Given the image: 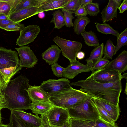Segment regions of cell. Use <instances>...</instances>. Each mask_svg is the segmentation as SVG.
I'll return each mask as SVG.
<instances>
[{
	"label": "cell",
	"instance_id": "13",
	"mask_svg": "<svg viewBox=\"0 0 127 127\" xmlns=\"http://www.w3.org/2000/svg\"><path fill=\"white\" fill-rule=\"evenodd\" d=\"M105 68L122 73L127 70V51L124 50L115 59L110 62Z\"/></svg>",
	"mask_w": 127,
	"mask_h": 127
},
{
	"label": "cell",
	"instance_id": "2",
	"mask_svg": "<svg viewBox=\"0 0 127 127\" xmlns=\"http://www.w3.org/2000/svg\"><path fill=\"white\" fill-rule=\"evenodd\" d=\"M72 86L80 87V90L92 96L105 100L116 106L119 105L122 87L121 80L112 83H101L88 79L71 82Z\"/></svg>",
	"mask_w": 127,
	"mask_h": 127
},
{
	"label": "cell",
	"instance_id": "20",
	"mask_svg": "<svg viewBox=\"0 0 127 127\" xmlns=\"http://www.w3.org/2000/svg\"><path fill=\"white\" fill-rule=\"evenodd\" d=\"M61 52L58 46L52 45L42 53L41 56L43 59L49 65H51L57 62Z\"/></svg>",
	"mask_w": 127,
	"mask_h": 127
},
{
	"label": "cell",
	"instance_id": "11",
	"mask_svg": "<svg viewBox=\"0 0 127 127\" xmlns=\"http://www.w3.org/2000/svg\"><path fill=\"white\" fill-rule=\"evenodd\" d=\"M40 32L39 26L29 25L20 31L16 43L21 46L26 45L33 41Z\"/></svg>",
	"mask_w": 127,
	"mask_h": 127
},
{
	"label": "cell",
	"instance_id": "57",
	"mask_svg": "<svg viewBox=\"0 0 127 127\" xmlns=\"http://www.w3.org/2000/svg\"><path fill=\"white\" fill-rule=\"evenodd\" d=\"M118 3L120 4L121 1L122 0H115Z\"/></svg>",
	"mask_w": 127,
	"mask_h": 127
},
{
	"label": "cell",
	"instance_id": "18",
	"mask_svg": "<svg viewBox=\"0 0 127 127\" xmlns=\"http://www.w3.org/2000/svg\"><path fill=\"white\" fill-rule=\"evenodd\" d=\"M38 13V8L33 7L24 9L10 14L9 18L15 23L22 21Z\"/></svg>",
	"mask_w": 127,
	"mask_h": 127
},
{
	"label": "cell",
	"instance_id": "17",
	"mask_svg": "<svg viewBox=\"0 0 127 127\" xmlns=\"http://www.w3.org/2000/svg\"><path fill=\"white\" fill-rule=\"evenodd\" d=\"M70 0H41L37 7L38 13L41 12L61 8Z\"/></svg>",
	"mask_w": 127,
	"mask_h": 127
},
{
	"label": "cell",
	"instance_id": "14",
	"mask_svg": "<svg viewBox=\"0 0 127 127\" xmlns=\"http://www.w3.org/2000/svg\"><path fill=\"white\" fill-rule=\"evenodd\" d=\"M11 112L17 118L25 123L35 127H41V119L38 115L33 114L22 110H15Z\"/></svg>",
	"mask_w": 127,
	"mask_h": 127
},
{
	"label": "cell",
	"instance_id": "54",
	"mask_svg": "<svg viewBox=\"0 0 127 127\" xmlns=\"http://www.w3.org/2000/svg\"><path fill=\"white\" fill-rule=\"evenodd\" d=\"M127 73H124L123 74V75H122L123 78H124L126 79V81H127Z\"/></svg>",
	"mask_w": 127,
	"mask_h": 127
},
{
	"label": "cell",
	"instance_id": "51",
	"mask_svg": "<svg viewBox=\"0 0 127 127\" xmlns=\"http://www.w3.org/2000/svg\"><path fill=\"white\" fill-rule=\"evenodd\" d=\"M8 18V17L6 15L2 13H0V20L7 19Z\"/></svg>",
	"mask_w": 127,
	"mask_h": 127
},
{
	"label": "cell",
	"instance_id": "38",
	"mask_svg": "<svg viewBox=\"0 0 127 127\" xmlns=\"http://www.w3.org/2000/svg\"><path fill=\"white\" fill-rule=\"evenodd\" d=\"M92 125L95 127H119L115 124L112 125L104 122L100 119L91 121H87Z\"/></svg>",
	"mask_w": 127,
	"mask_h": 127
},
{
	"label": "cell",
	"instance_id": "24",
	"mask_svg": "<svg viewBox=\"0 0 127 127\" xmlns=\"http://www.w3.org/2000/svg\"><path fill=\"white\" fill-rule=\"evenodd\" d=\"M81 34L84 40L85 43L88 46L95 47L100 45L96 34L92 31H85Z\"/></svg>",
	"mask_w": 127,
	"mask_h": 127
},
{
	"label": "cell",
	"instance_id": "36",
	"mask_svg": "<svg viewBox=\"0 0 127 127\" xmlns=\"http://www.w3.org/2000/svg\"><path fill=\"white\" fill-rule=\"evenodd\" d=\"M110 62L107 58L104 57L97 60L93 64L92 72L104 68Z\"/></svg>",
	"mask_w": 127,
	"mask_h": 127
},
{
	"label": "cell",
	"instance_id": "40",
	"mask_svg": "<svg viewBox=\"0 0 127 127\" xmlns=\"http://www.w3.org/2000/svg\"><path fill=\"white\" fill-rule=\"evenodd\" d=\"M25 27L24 25L20 23H15L8 25L4 29L7 31H20L23 30Z\"/></svg>",
	"mask_w": 127,
	"mask_h": 127
},
{
	"label": "cell",
	"instance_id": "10",
	"mask_svg": "<svg viewBox=\"0 0 127 127\" xmlns=\"http://www.w3.org/2000/svg\"><path fill=\"white\" fill-rule=\"evenodd\" d=\"M20 57V65L21 67L28 68L34 67L38 60L30 47L29 46H22L15 48Z\"/></svg>",
	"mask_w": 127,
	"mask_h": 127
},
{
	"label": "cell",
	"instance_id": "12",
	"mask_svg": "<svg viewBox=\"0 0 127 127\" xmlns=\"http://www.w3.org/2000/svg\"><path fill=\"white\" fill-rule=\"evenodd\" d=\"M91 70V68L88 64H83L76 60L70 63L68 66L65 68L62 77L72 79L80 73Z\"/></svg>",
	"mask_w": 127,
	"mask_h": 127
},
{
	"label": "cell",
	"instance_id": "19",
	"mask_svg": "<svg viewBox=\"0 0 127 127\" xmlns=\"http://www.w3.org/2000/svg\"><path fill=\"white\" fill-rule=\"evenodd\" d=\"M27 91L32 102H50V95L42 90L40 86L30 85Z\"/></svg>",
	"mask_w": 127,
	"mask_h": 127
},
{
	"label": "cell",
	"instance_id": "33",
	"mask_svg": "<svg viewBox=\"0 0 127 127\" xmlns=\"http://www.w3.org/2000/svg\"><path fill=\"white\" fill-rule=\"evenodd\" d=\"M88 14L90 16H96L100 12L99 3L97 2H91L85 6Z\"/></svg>",
	"mask_w": 127,
	"mask_h": 127
},
{
	"label": "cell",
	"instance_id": "5",
	"mask_svg": "<svg viewBox=\"0 0 127 127\" xmlns=\"http://www.w3.org/2000/svg\"><path fill=\"white\" fill-rule=\"evenodd\" d=\"M53 40L60 48L62 54L69 60L70 63L76 60L77 53L81 51L82 47L81 42L66 39L58 36Z\"/></svg>",
	"mask_w": 127,
	"mask_h": 127
},
{
	"label": "cell",
	"instance_id": "50",
	"mask_svg": "<svg viewBox=\"0 0 127 127\" xmlns=\"http://www.w3.org/2000/svg\"><path fill=\"white\" fill-rule=\"evenodd\" d=\"M93 0H80V6L86 5L92 2Z\"/></svg>",
	"mask_w": 127,
	"mask_h": 127
},
{
	"label": "cell",
	"instance_id": "35",
	"mask_svg": "<svg viewBox=\"0 0 127 127\" xmlns=\"http://www.w3.org/2000/svg\"><path fill=\"white\" fill-rule=\"evenodd\" d=\"M71 127H95L90 124L87 121L70 118Z\"/></svg>",
	"mask_w": 127,
	"mask_h": 127
},
{
	"label": "cell",
	"instance_id": "53",
	"mask_svg": "<svg viewBox=\"0 0 127 127\" xmlns=\"http://www.w3.org/2000/svg\"><path fill=\"white\" fill-rule=\"evenodd\" d=\"M0 127H12L9 124L8 125H4L3 124H0Z\"/></svg>",
	"mask_w": 127,
	"mask_h": 127
},
{
	"label": "cell",
	"instance_id": "27",
	"mask_svg": "<svg viewBox=\"0 0 127 127\" xmlns=\"http://www.w3.org/2000/svg\"><path fill=\"white\" fill-rule=\"evenodd\" d=\"M95 26L97 31L103 34H111L117 37L120 34L118 31L115 30L109 24L106 23L102 24L97 23Z\"/></svg>",
	"mask_w": 127,
	"mask_h": 127
},
{
	"label": "cell",
	"instance_id": "46",
	"mask_svg": "<svg viewBox=\"0 0 127 127\" xmlns=\"http://www.w3.org/2000/svg\"><path fill=\"white\" fill-rule=\"evenodd\" d=\"M70 118L65 122L64 125L62 127H71ZM42 127H55L51 126L49 124L48 122H46L43 123L42 125Z\"/></svg>",
	"mask_w": 127,
	"mask_h": 127
},
{
	"label": "cell",
	"instance_id": "4",
	"mask_svg": "<svg viewBox=\"0 0 127 127\" xmlns=\"http://www.w3.org/2000/svg\"><path fill=\"white\" fill-rule=\"evenodd\" d=\"M67 109L70 117L87 121L100 119L95 102L92 97L84 102Z\"/></svg>",
	"mask_w": 127,
	"mask_h": 127
},
{
	"label": "cell",
	"instance_id": "6",
	"mask_svg": "<svg viewBox=\"0 0 127 127\" xmlns=\"http://www.w3.org/2000/svg\"><path fill=\"white\" fill-rule=\"evenodd\" d=\"M49 124L55 127H62L70 118L67 109L54 106L46 114Z\"/></svg>",
	"mask_w": 127,
	"mask_h": 127
},
{
	"label": "cell",
	"instance_id": "3",
	"mask_svg": "<svg viewBox=\"0 0 127 127\" xmlns=\"http://www.w3.org/2000/svg\"><path fill=\"white\" fill-rule=\"evenodd\" d=\"M92 96L71 87L50 95L49 100L54 106L66 109L84 102Z\"/></svg>",
	"mask_w": 127,
	"mask_h": 127
},
{
	"label": "cell",
	"instance_id": "9",
	"mask_svg": "<svg viewBox=\"0 0 127 127\" xmlns=\"http://www.w3.org/2000/svg\"><path fill=\"white\" fill-rule=\"evenodd\" d=\"M18 53L0 46V69L20 65Z\"/></svg>",
	"mask_w": 127,
	"mask_h": 127
},
{
	"label": "cell",
	"instance_id": "45",
	"mask_svg": "<svg viewBox=\"0 0 127 127\" xmlns=\"http://www.w3.org/2000/svg\"><path fill=\"white\" fill-rule=\"evenodd\" d=\"M119 13H122L127 9V0H124L118 8Z\"/></svg>",
	"mask_w": 127,
	"mask_h": 127
},
{
	"label": "cell",
	"instance_id": "48",
	"mask_svg": "<svg viewBox=\"0 0 127 127\" xmlns=\"http://www.w3.org/2000/svg\"><path fill=\"white\" fill-rule=\"evenodd\" d=\"M8 3L10 6L11 9L19 1V0H1Z\"/></svg>",
	"mask_w": 127,
	"mask_h": 127
},
{
	"label": "cell",
	"instance_id": "56",
	"mask_svg": "<svg viewBox=\"0 0 127 127\" xmlns=\"http://www.w3.org/2000/svg\"><path fill=\"white\" fill-rule=\"evenodd\" d=\"M2 124V119L1 117V110H0V124Z\"/></svg>",
	"mask_w": 127,
	"mask_h": 127
},
{
	"label": "cell",
	"instance_id": "15",
	"mask_svg": "<svg viewBox=\"0 0 127 127\" xmlns=\"http://www.w3.org/2000/svg\"><path fill=\"white\" fill-rule=\"evenodd\" d=\"M95 104L101 106L110 115L115 122L117 120L120 112L119 105L116 106L103 99L92 96Z\"/></svg>",
	"mask_w": 127,
	"mask_h": 127
},
{
	"label": "cell",
	"instance_id": "29",
	"mask_svg": "<svg viewBox=\"0 0 127 127\" xmlns=\"http://www.w3.org/2000/svg\"><path fill=\"white\" fill-rule=\"evenodd\" d=\"M117 43L115 47L113 56L115 55L118 50L122 46L127 45V28L120 33L117 37Z\"/></svg>",
	"mask_w": 127,
	"mask_h": 127
},
{
	"label": "cell",
	"instance_id": "41",
	"mask_svg": "<svg viewBox=\"0 0 127 127\" xmlns=\"http://www.w3.org/2000/svg\"><path fill=\"white\" fill-rule=\"evenodd\" d=\"M11 10V8L8 3L0 0V13L4 14L9 17Z\"/></svg>",
	"mask_w": 127,
	"mask_h": 127
},
{
	"label": "cell",
	"instance_id": "52",
	"mask_svg": "<svg viewBox=\"0 0 127 127\" xmlns=\"http://www.w3.org/2000/svg\"><path fill=\"white\" fill-rule=\"evenodd\" d=\"M38 14V17L40 19H43L45 16V14L44 12H39Z\"/></svg>",
	"mask_w": 127,
	"mask_h": 127
},
{
	"label": "cell",
	"instance_id": "37",
	"mask_svg": "<svg viewBox=\"0 0 127 127\" xmlns=\"http://www.w3.org/2000/svg\"><path fill=\"white\" fill-rule=\"evenodd\" d=\"M80 6V0H70L62 8L74 12Z\"/></svg>",
	"mask_w": 127,
	"mask_h": 127
},
{
	"label": "cell",
	"instance_id": "16",
	"mask_svg": "<svg viewBox=\"0 0 127 127\" xmlns=\"http://www.w3.org/2000/svg\"><path fill=\"white\" fill-rule=\"evenodd\" d=\"M120 5L115 0H109L107 5L101 12L103 23L117 18V10Z\"/></svg>",
	"mask_w": 127,
	"mask_h": 127
},
{
	"label": "cell",
	"instance_id": "7",
	"mask_svg": "<svg viewBox=\"0 0 127 127\" xmlns=\"http://www.w3.org/2000/svg\"><path fill=\"white\" fill-rule=\"evenodd\" d=\"M87 78L100 82L112 83L121 80L123 78L118 71L105 67L92 72Z\"/></svg>",
	"mask_w": 127,
	"mask_h": 127
},
{
	"label": "cell",
	"instance_id": "31",
	"mask_svg": "<svg viewBox=\"0 0 127 127\" xmlns=\"http://www.w3.org/2000/svg\"><path fill=\"white\" fill-rule=\"evenodd\" d=\"M10 117L9 124L12 127H37L22 121L17 118L11 112Z\"/></svg>",
	"mask_w": 127,
	"mask_h": 127
},
{
	"label": "cell",
	"instance_id": "47",
	"mask_svg": "<svg viewBox=\"0 0 127 127\" xmlns=\"http://www.w3.org/2000/svg\"><path fill=\"white\" fill-rule=\"evenodd\" d=\"M7 84L4 82L0 73V93L1 94L2 91L6 86Z\"/></svg>",
	"mask_w": 127,
	"mask_h": 127
},
{
	"label": "cell",
	"instance_id": "30",
	"mask_svg": "<svg viewBox=\"0 0 127 127\" xmlns=\"http://www.w3.org/2000/svg\"><path fill=\"white\" fill-rule=\"evenodd\" d=\"M115 46L109 38L106 42L104 46L103 50V57L112 59L113 56Z\"/></svg>",
	"mask_w": 127,
	"mask_h": 127
},
{
	"label": "cell",
	"instance_id": "44",
	"mask_svg": "<svg viewBox=\"0 0 127 127\" xmlns=\"http://www.w3.org/2000/svg\"><path fill=\"white\" fill-rule=\"evenodd\" d=\"M7 102L4 96L0 93V110L6 108Z\"/></svg>",
	"mask_w": 127,
	"mask_h": 127
},
{
	"label": "cell",
	"instance_id": "55",
	"mask_svg": "<svg viewBox=\"0 0 127 127\" xmlns=\"http://www.w3.org/2000/svg\"><path fill=\"white\" fill-rule=\"evenodd\" d=\"M127 81H126V84L125 87V90L124 93L126 94V95H127Z\"/></svg>",
	"mask_w": 127,
	"mask_h": 127
},
{
	"label": "cell",
	"instance_id": "42",
	"mask_svg": "<svg viewBox=\"0 0 127 127\" xmlns=\"http://www.w3.org/2000/svg\"><path fill=\"white\" fill-rule=\"evenodd\" d=\"M85 6V5L80 6L74 12L76 17L86 16L88 14L86 10Z\"/></svg>",
	"mask_w": 127,
	"mask_h": 127
},
{
	"label": "cell",
	"instance_id": "25",
	"mask_svg": "<svg viewBox=\"0 0 127 127\" xmlns=\"http://www.w3.org/2000/svg\"><path fill=\"white\" fill-rule=\"evenodd\" d=\"M22 68L19 65L2 69H0V73L4 82L8 84L13 76L21 69Z\"/></svg>",
	"mask_w": 127,
	"mask_h": 127
},
{
	"label": "cell",
	"instance_id": "32",
	"mask_svg": "<svg viewBox=\"0 0 127 127\" xmlns=\"http://www.w3.org/2000/svg\"><path fill=\"white\" fill-rule=\"evenodd\" d=\"M96 105L99 115L100 119L108 124L112 125H115L114 121L108 113L101 106Z\"/></svg>",
	"mask_w": 127,
	"mask_h": 127
},
{
	"label": "cell",
	"instance_id": "28",
	"mask_svg": "<svg viewBox=\"0 0 127 127\" xmlns=\"http://www.w3.org/2000/svg\"><path fill=\"white\" fill-rule=\"evenodd\" d=\"M104 46V43H102L95 47L91 52L89 57L85 60L87 63L91 61L95 62L102 58L103 55Z\"/></svg>",
	"mask_w": 127,
	"mask_h": 127
},
{
	"label": "cell",
	"instance_id": "34",
	"mask_svg": "<svg viewBox=\"0 0 127 127\" xmlns=\"http://www.w3.org/2000/svg\"><path fill=\"white\" fill-rule=\"evenodd\" d=\"M61 9L62 10L64 14L65 26L68 28L73 27V24L72 22V20L74 18V17L73 16V14L74 13V12L63 8H62Z\"/></svg>",
	"mask_w": 127,
	"mask_h": 127
},
{
	"label": "cell",
	"instance_id": "39",
	"mask_svg": "<svg viewBox=\"0 0 127 127\" xmlns=\"http://www.w3.org/2000/svg\"><path fill=\"white\" fill-rule=\"evenodd\" d=\"M51 69L53 74L58 77H62L65 68L59 65L56 63L51 65Z\"/></svg>",
	"mask_w": 127,
	"mask_h": 127
},
{
	"label": "cell",
	"instance_id": "21",
	"mask_svg": "<svg viewBox=\"0 0 127 127\" xmlns=\"http://www.w3.org/2000/svg\"><path fill=\"white\" fill-rule=\"evenodd\" d=\"M53 106L50 102L34 101L30 104V109L35 114L42 115L46 114Z\"/></svg>",
	"mask_w": 127,
	"mask_h": 127
},
{
	"label": "cell",
	"instance_id": "1",
	"mask_svg": "<svg viewBox=\"0 0 127 127\" xmlns=\"http://www.w3.org/2000/svg\"><path fill=\"white\" fill-rule=\"evenodd\" d=\"M29 81L25 76L21 74L10 80L2 91L6 100V108L11 111L30 109L32 100L27 91Z\"/></svg>",
	"mask_w": 127,
	"mask_h": 127
},
{
	"label": "cell",
	"instance_id": "26",
	"mask_svg": "<svg viewBox=\"0 0 127 127\" xmlns=\"http://www.w3.org/2000/svg\"><path fill=\"white\" fill-rule=\"evenodd\" d=\"M53 17L50 23L54 24V28L60 29L65 26L64 15L63 12L60 10L54 11L52 14Z\"/></svg>",
	"mask_w": 127,
	"mask_h": 127
},
{
	"label": "cell",
	"instance_id": "22",
	"mask_svg": "<svg viewBox=\"0 0 127 127\" xmlns=\"http://www.w3.org/2000/svg\"><path fill=\"white\" fill-rule=\"evenodd\" d=\"M41 0H19L11 8L10 14L22 9L33 7H37Z\"/></svg>",
	"mask_w": 127,
	"mask_h": 127
},
{
	"label": "cell",
	"instance_id": "43",
	"mask_svg": "<svg viewBox=\"0 0 127 127\" xmlns=\"http://www.w3.org/2000/svg\"><path fill=\"white\" fill-rule=\"evenodd\" d=\"M14 22L8 18L7 19L0 20V28L4 29L8 25L14 23Z\"/></svg>",
	"mask_w": 127,
	"mask_h": 127
},
{
	"label": "cell",
	"instance_id": "23",
	"mask_svg": "<svg viewBox=\"0 0 127 127\" xmlns=\"http://www.w3.org/2000/svg\"><path fill=\"white\" fill-rule=\"evenodd\" d=\"M90 22V19L87 16L77 17L73 23L74 32L79 35L83 32L86 26Z\"/></svg>",
	"mask_w": 127,
	"mask_h": 127
},
{
	"label": "cell",
	"instance_id": "49",
	"mask_svg": "<svg viewBox=\"0 0 127 127\" xmlns=\"http://www.w3.org/2000/svg\"><path fill=\"white\" fill-rule=\"evenodd\" d=\"M85 56V53L82 51H80L77 53L76 55V58L79 60H82L84 58Z\"/></svg>",
	"mask_w": 127,
	"mask_h": 127
},
{
	"label": "cell",
	"instance_id": "8",
	"mask_svg": "<svg viewBox=\"0 0 127 127\" xmlns=\"http://www.w3.org/2000/svg\"><path fill=\"white\" fill-rule=\"evenodd\" d=\"M70 81L62 78L58 79H49L43 81L40 86L50 96L70 88Z\"/></svg>",
	"mask_w": 127,
	"mask_h": 127
}]
</instances>
